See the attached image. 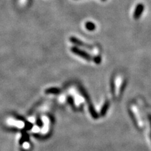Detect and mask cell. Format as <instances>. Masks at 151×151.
<instances>
[{
	"instance_id": "1",
	"label": "cell",
	"mask_w": 151,
	"mask_h": 151,
	"mask_svg": "<svg viewBox=\"0 0 151 151\" xmlns=\"http://www.w3.org/2000/svg\"><path fill=\"white\" fill-rule=\"evenodd\" d=\"M71 52L76 54L78 55L79 57H80V58H81L85 60H86L88 61H91V60L92 59V58L91 56L89 55L87 52L84 51L82 49H79L78 47H73L71 48Z\"/></svg>"
},
{
	"instance_id": "2",
	"label": "cell",
	"mask_w": 151,
	"mask_h": 151,
	"mask_svg": "<svg viewBox=\"0 0 151 151\" xmlns=\"http://www.w3.org/2000/svg\"><path fill=\"white\" fill-rule=\"evenodd\" d=\"M144 11V6L142 4H139L135 8V11L134 12V18L135 19H138L140 17Z\"/></svg>"
},
{
	"instance_id": "3",
	"label": "cell",
	"mask_w": 151,
	"mask_h": 151,
	"mask_svg": "<svg viewBox=\"0 0 151 151\" xmlns=\"http://www.w3.org/2000/svg\"><path fill=\"white\" fill-rule=\"evenodd\" d=\"M88 108H89V111L90 113V114L91 115L92 117L94 119H97L99 117L98 114L97 113V112L96 111L95 109H94V106L92 104L91 102H89L88 103Z\"/></svg>"
},
{
	"instance_id": "4",
	"label": "cell",
	"mask_w": 151,
	"mask_h": 151,
	"mask_svg": "<svg viewBox=\"0 0 151 151\" xmlns=\"http://www.w3.org/2000/svg\"><path fill=\"white\" fill-rule=\"evenodd\" d=\"M45 93L46 94H58L60 93V89L58 88H49L47 89L45 91Z\"/></svg>"
},
{
	"instance_id": "5",
	"label": "cell",
	"mask_w": 151,
	"mask_h": 151,
	"mask_svg": "<svg viewBox=\"0 0 151 151\" xmlns=\"http://www.w3.org/2000/svg\"><path fill=\"white\" fill-rule=\"evenodd\" d=\"M109 106H110V103L108 101H106L105 103V104H104L103 106L101 108V111H100V115L101 116H104L106 114L108 108H109Z\"/></svg>"
},
{
	"instance_id": "6",
	"label": "cell",
	"mask_w": 151,
	"mask_h": 151,
	"mask_svg": "<svg viewBox=\"0 0 151 151\" xmlns=\"http://www.w3.org/2000/svg\"><path fill=\"white\" fill-rule=\"evenodd\" d=\"M85 27H86V29L89 31H93L96 28L95 25L94 24L93 22H88L86 24H85Z\"/></svg>"
},
{
	"instance_id": "7",
	"label": "cell",
	"mask_w": 151,
	"mask_h": 151,
	"mask_svg": "<svg viewBox=\"0 0 151 151\" xmlns=\"http://www.w3.org/2000/svg\"><path fill=\"white\" fill-rule=\"evenodd\" d=\"M93 60H94V62L95 63L100 64L101 63V58H100V57H96V58H94L93 59Z\"/></svg>"
},
{
	"instance_id": "8",
	"label": "cell",
	"mask_w": 151,
	"mask_h": 151,
	"mask_svg": "<svg viewBox=\"0 0 151 151\" xmlns=\"http://www.w3.org/2000/svg\"><path fill=\"white\" fill-rule=\"evenodd\" d=\"M33 127V124H31V123L30 122H27V124H26V126H25V129L27 130H30Z\"/></svg>"
},
{
	"instance_id": "9",
	"label": "cell",
	"mask_w": 151,
	"mask_h": 151,
	"mask_svg": "<svg viewBox=\"0 0 151 151\" xmlns=\"http://www.w3.org/2000/svg\"><path fill=\"white\" fill-rule=\"evenodd\" d=\"M37 125L39 126L40 128H42V125H43V123H42V122L40 120H38L37 122Z\"/></svg>"
},
{
	"instance_id": "10",
	"label": "cell",
	"mask_w": 151,
	"mask_h": 151,
	"mask_svg": "<svg viewBox=\"0 0 151 151\" xmlns=\"http://www.w3.org/2000/svg\"><path fill=\"white\" fill-rule=\"evenodd\" d=\"M103 1H105V0H103Z\"/></svg>"
}]
</instances>
